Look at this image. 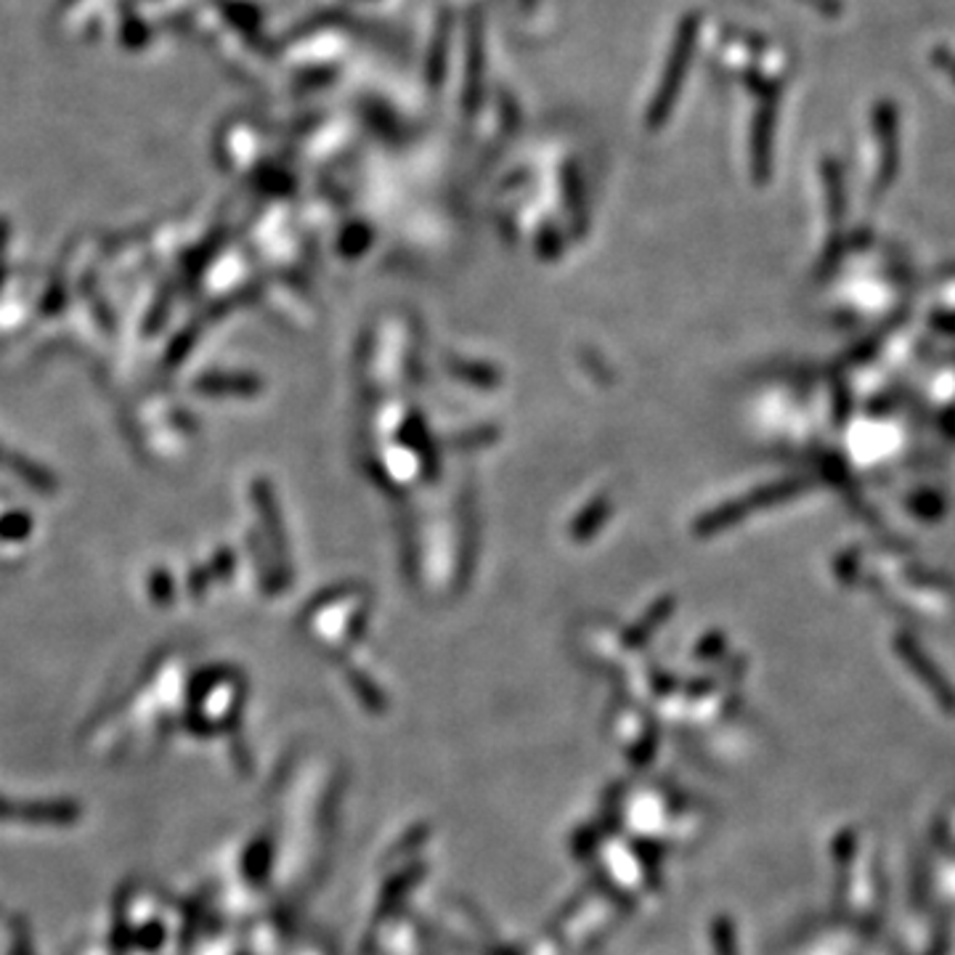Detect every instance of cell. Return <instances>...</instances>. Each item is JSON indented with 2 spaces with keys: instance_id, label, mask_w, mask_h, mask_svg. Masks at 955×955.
<instances>
[{
  "instance_id": "obj_1",
  "label": "cell",
  "mask_w": 955,
  "mask_h": 955,
  "mask_svg": "<svg viewBox=\"0 0 955 955\" xmlns=\"http://www.w3.org/2000/svg\"><path fill=\"white\" fill-rule=\"evenodd\" d=\"M80 818V805L70 799H51V801H19L0 796V820H22L35 822V826H66Z\"/></svg>"
}]
</instances>
